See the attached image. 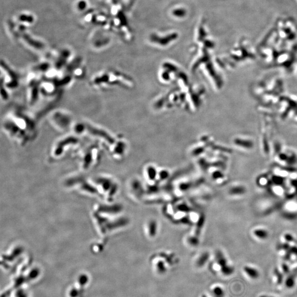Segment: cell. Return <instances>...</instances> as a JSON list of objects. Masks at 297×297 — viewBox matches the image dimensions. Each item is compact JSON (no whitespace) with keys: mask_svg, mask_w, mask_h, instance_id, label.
<instances>
[{"mask_svg":"<svg viewBox=\"0 0 297 297\" xmlns=\"http://www.w3.org/2000/svg\"><path fill=\"white\" fill-rule=\"evenodd\" d=\"M3 127L11 139L20 143L30 141L35 135L36 126L32 118L20 111H13L5 117Z\"/></svg>","mask_w":297,"mask_h":297,"instance_id":"obj_1","label":"cell"},{"mask_svg":"<svg viewBox=\"0 0 297 297\" xmlns=\"http://www.w3.org/2000/svg\"><path fill=\"white\" fill-rule=\"evenodd\" d=\"M1 77L2 85H4V97L5 100L8 98L9 94L7 90H14L18 87L19 84V77L18 74L8 66L6 63L1 61Z\"/></svg>","mask_w":297,"mask_h":297,"instance_id":"obj_2","label":"cell"},{"mask_svg":"<svg viewBox=\"0 0 297 297\" xmlns=\"http://www.w3.org/2000/svg\"><path fill=\"white\" fill-rule=\"evenodd\" d=\"M50 119L54 128L61 131H66L72 128L74 123L72 116L66 111L54 112L50 116Z\"/></svg>","mask_w":297,"mask_h":297,"instance_id":"obj_3","label":"cell"},{"mask_svg":"<svg viewBox=\"0 0 297 297\" xmlns=\"http://www.w3.org/2000/svg\"><path fill=\"white\" fill-rule=\"evenodd\" d=\"M244 273L252 280H256L260 277V272L257 268L249 265H246L243 267Z\"/></svg>","mask_w":297,"mask_h":297,"instance_id":"obj_4","label":"cell"},{"mask_svg":"<svg viewBox=\"0 0 297 297\" xmlns=\"http://www.w3.org/2000/svg\"><path fill=\"white\" fill-rule=\"evenodd\" d=\"M23 37L25 41L29 45L38 50H41L44 47V45L42 42L34 40L28 34L26 33L23 34Z\"/></svg>","mask_w":297,"mask_h":297,"instance_id":"obj_5","label":"cell"},{"mask_svg":"<svg viewBox=\"0 0 297 297\" xmlns=\"http://www.w3.org/2000/svg\"><path fill=\"white\" fill-rule=\"evenodd\" d=\"M253 234L254 237L260 240H265L268 238L269 235V232L263 228H257L253 230Z\"/></svg>","mask_w":297,"mask_h":297,"instance_id":"obj_6","label":"cell"},{"mask_svg":"<svg viewBox=\"0 0 297 297\" xmlns=\"http://www.w3.org/2000/svg\"><path fill=\"white\" fill-rule=\"evenodd\" d=\"M296 275H290L289 276H288L284 282L286 287L289 289H291L293 287H294L296 284Z\"/></svg>","mask_w":297,"mask_h":297,"instance_id":"obj_7","label":"cell"},{"mask_svg":"<svg viewBox=\"0 0 297 297\" xmlns=\"http://www.w3.org/2000/svg\"><path fill=\"white\" fill-rule=\"evenodd\" d=\"M245 188L243 187H232L230 190V193L232 195H242L245 193Z\"/></svg>","mask_w":297,"mask_h":297,"instance_id":"obj_8","label":"cell"},{"mask_svg":"<svg viewBox=\"0 0 297 297\" xmlns=\"http://www.w3.org/2000/svg\"><path fill=\"white\" fill-rule=\"evenodd\" d=\"M19 19L22 22H26L29 23H32L34 21V17L30 15L22 14L19 17Z\"/></svg>","mask_w":297,"mask_h":297,"instance_id":"obj_9","label":"cell"},{"mask_svg":"<svg viewBox=\"0 0 297 297\" xmlns=\"http://www.w3.org/2000/svg\"><path fill=\"white\" fill-rule=\"evenodd\" d=\"M87 3L86 1H83V0L79 1L78 3V8L79 9H80L81 11L85 9V8L87 7Z\"/></svg>","mask_w":297,"mask_h":297,"instance_id":"obj_10","label":"cell"}]
</instances>
